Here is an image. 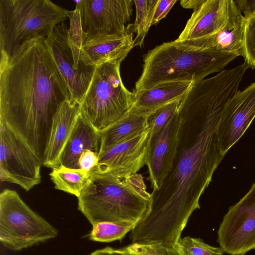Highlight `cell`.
<instances>
[{"instance_id":"19","label":"cell","mask_w":255,"mask_h":255,"mask_svg":"<svg viewBox=\"0 0 255 255\" xmlns=\"http://www.w3.org/2000/svg\"><path fill=\"white\" fill-rule=\"evenodd\" d=\"M100 145L99 132L80 113L62 153L60 165L79 169L78 161L81 154L87 150L99 154Z\"/></svg>"},{"instance_id":"9","label":"cell","mask_w":255,"mask_h":255,"mask_svg":"<svg viewBox=\"0 0 255 255\" xmlns=\"http://www.w3.org/2000/svg\"><path fill=\"white\" fill-rule=\"evenodd\" d=\"M217 242L230 255H245L255 249V182L229 208L220 225Z\"/></svg>"},{"instance_id":"6","label":"cell","mask_w":255,"mask_h":255,"mask_svg":"<svg viewBox=\"0 0 255 255\" xmlns=\"http://www.w3.org/2000/svg\"><path fill=\"white\" fill-rule=\"evenodd\" d=\"M121 63L107 62L95 66L80 103L81 114L99 132L122 119L132 107L134 94L123 83Z\"/></svg>"},{"instance_id":"26","label":"cell","mask_w":255,"mask_h":255,"mask_svg":"<svg viewBox=\"0 0 255 255\" xmlns=\"http://www.w3.org/2000/svg\"><path fill=\"white\" fill-rule=\"evenodd\" d=\"M175 248L182 255H223L221 247H214L205 243L201 239L189 236L180 238Z\"/></svg>"},{"instance_id":"2","label":"cell","mask_w":255,"mask_h":255,"mask_svg":"<svg viewBox=\"0 0 255 255\" xmlns=\"http://www.w3.org/2000/svg\"><path fill=\"white\" fill-rule=\"evenodd\" d=\"M44 37L24 42L10 57H0V120L43 164L53 117L69 100Z\"/></svg>"},{"instance_id":"15","label":"cell","mask_w":255,"mask_h":255,"mask_svg":"<svg viewBox=\"0 0 255 255\" xmlns=\"http://www.w3.org/2000/svg\"><path fill=\"white\" fill-rule=\"evenodd\" d=\"M150 128L99 153L96 168L125 175L137 173L146 164Z\"/></svg>"},{"instance_id":"33","label":"cell","mask_w":255,"mask_h":255,"mask_svg":"<svg viewBox=\"0 0 255 255\" xmlns=\"http://www.w3.org/2000/svg\"><path fill=\"white\" fill-rule=\"evenodd\" d=\"M90 255H128L123 249L116 250L107 247L106 248L97 250Z\"/></svg>"},{"instance_id":"7","label":"cell","mask_w":255,"mask_h":255,"mask_svg":"<svg viewBox=\"0 0 255 255\" xmlns=\"http://www.w3.org/2000/svg\"><path fill=\"white\" fill-rule=\"evenodd\" d=\"M58 231L33 211L14 190L0 194V241L19 251L55 238Z\"/></svg>"},{"instance_id":"14","label":"cell","mask_w":255,"mask_h":255,"mask_svg":"<svg viewBox=\"0 0 255 255\" xmlns=\"http://www.w3.org/2000/svg\"><path fill=\"white\" fill-rule=\"evenodd\" d=\"M179 124L177 111L159 131L150 136L146 165L153 191L160 188L171 169L177 145Z\"/></svg>"},{"instance_id":"27","label":"cell","mask_w":255,"mask_h":255,"mask_svg":"<svg viewBox=\"0 0 255 255\" xmlns=\"http://www.w3.org/2000/svg\"><path fill=\"white\" fill-rule=\"evenodd\" d=\"M123 249L128 255H182L174 247L161 243H132Z\"/></svg>"},{"instance_id":"13","label":"cell","mask_w":255,"mask_h":255,"mask_svg":"<svg viewBox=\"0 0 255 255\" xmlns=\"http://www.w3.org/2000/svg\"><path fill=\"white\" fill-rule=\"evenodd\" d=\"M255 118V82L238 91L226 106L217 128L219 148L224 156Z\"/></svg>"},{"instance_id":"11","label":"cell","mask_w":255,"mask_h":255,"mask_svg":"<svg viewBox=\"0 0 255 255\" xmlns=\"http://www.w3.org/2000/svg\"><path fill=\"white\" fill-rule=\"evenodd\" d=\"M239 11L233 0H204L193 11L175 40L198 48H208L212 39L229 24Z\"/></svg>"},{"instance_id":"28","label":"cell","mask_w":255,"mask_h":255,"mask_svg":"<svg viewBox=\"0 0 255 255\" xmlns=\"http://www.w3.org/2000/svg\"><path fill=\"white\" fill-rule=\"evenodd\" d=\"M245 19L244 36V56L245 61L253 69H255V12Z\"/></svg>"},{"instance_id":"29","label":"cell","mask_w":255,"mask_h":255,"mask_svg":"<svg viewBox=\"0 0 255 255\" xmlns=\"http://www.w3.org/2000/svg\"><path fill=\"white\" fill-rule=\"evenodd\" d=\"M181 100L172 101L161 107L149 116L150 135L159 131L178 111Z\"/></svg>"},{"instance_id":"10","label":"cell","mask_w":255,"mask_h":255,"mask_svg":"<svg viewBox=\"0 0 255 255\" xmlns=\"http://www.w3.org/2000/svg\"><path fill=\"white\" fill-rule=\"evenodd\" d=\"M131 0H81L76 3L84 31L95 35L123 36L130 33Z\"/></svg>"},{"instance_id":"24","label":"cell","mask_w":255,"mask_h":255,"mask_svg":"<svg viewBox=\"0 0 255 255\" xmlns=\"http://www.w3.org/2000/svg\"><path fill=\"white\" fill-rule=\"evenodd\" d=\"M70 19V26L68 29V38L72 49L74 63L77 69H85L88 67L81 59V48L88 38V35L84 31L80 14L77 7L72 11H65Z\"/></svg>"},{"instance_id":"31","label":"cell","mask_w":255,"mask_h":255,"mask_svg":"<svg viewBox=\"0 0 255 255\" xmlns=\"http://www.w3.org/2000/svg\"><path fill=\"white\" fill-rule=\"evenodd\" d=\"M177 0H159L156 6L151 25L158 23L165 17Z\"/></svg>"},{"instance_id":"12","label":"cell","mask_w":255,"mask_h":255,"mask_svg":"<svg viewBox=\"0 0 255 255\" xmlns=\"http://www.w3.org/2000/svg\"><path fill=\"white\" fill-rule=\"evenodd\" d=\"M45 43L66 89L69 100L80 104L93 77L95 66L77 69L68 38V28L63 23L56 26L45 37Z\"/></svg>"},{"instance_id":"5","label":"cell","mask_w":255,"mask_h":255,"mask_svg":"<svg viewBox=\"0 0 255 255\" xmlns=\"http://www.w3.org/2000/svg\"><path fill=\"white\" fill-rule=\"evenodd\" d=\"M65 11L49 0H0V57H10L33 37L48 36L68 18Z\"/></svg>"},{"instance_id":"30","label":"cell","mask_w":255,"mask_h":255,"mask_svg":"<svg viewBox=\"0 0 255 255\" xmlns=\"http://www.w3.org/2000/svg\"><path fill=\"white\" fill-rule=\"evenodd\" d=\"M98 153L91 150L84 151L78 159L79 168L86 172H90L98 165Z\"/></svg>"},{"instance_id":"8","label":"cell","mask_w":255,"mask_h":255,"mask_svg":"<svg viewBox=\"0 0 255 255\" xmlns=\"http://www.w3.org/2000/svg\"><path fill=\"white\" fill-rule=\"evenodd\" d=\"M41 162L0 120V177L28 191L41 181Z\"/></svg>"},{"instance_id":"25","label":"cell","mask_w":255,"mask_h":255,"mask_svg":"<svg viewBox=\"0 0 255 255\" xmlns=\"http://www.w3.org/2000/svg\"><path fill=\"white\" fill-rule=\"evenodd\" d=\"M136 224L132 222L98 223L92 225L89 237L92 241L104 243L121 240Z\"/></svg>"},{"instance_id":"23","label":"cell","mask_w":255,"mask_h":255,"mask_svg":"<svg viewBox=\"0 0 255 255\" xmlns=\"http://www.w3.org/2000/svg\"><path fill=\"white\" fill-rule=\"evenodd\" d=\"M136 18L132 32L136 34L133 39V47L141 46L144 39L152 25V21L159 0H134Z\"/></svg>"},{"instance_id":"18","label":"cell","mask_w":255,"mask_h":255,"mask_svg":"<svg viewBox=\"0 0 255 255\" xmlns=\"http://www.w3.org/2000/svg\"><path fill=\"white\" fill-rule=\"evenodd\" d=\"M194 84L192 81L164 82L147 89L133 92L130 111L150 116L155 110L172 101L181 100Z\"/></svg>"},{"instance_id":"34","label":"cell","mask_w":255,"mask_h":255,"mask_svg":"<svg viewBox=\"0 0 255 255\" xmlns=\"http://www.w3.org/2000/svg\"><path fill=\"white\" fill-rule=\"evenodd\" d=\"M204 1V0H182L180 2L182 7L193 9L194 10L200 6Z\"/></svg>"},{"instance_id":"3","label":"cell","mask_w":255,"mask_h":255,"mask_svg":"<svg viewBox=\"0 0 255 255\" xmlns=\"http://www.w3.org/2000/svg\"><path fill=\"white\" fill-rule=\"evenodd\" d=\"M78 209L89 222L138 223L149 210L151 194L142 176L125 175L95 167L78 197Z\"/></svg>"},{"instance_id":"17","label":"cell","mask_w":255,"mask_h":255,"mask_svg":"<svg viewBox=\"0 0 255 255\" xmlns=\"http://www.w3.org/2000/svg\"><path fill=\"white\" fill-rule=\"evenodd\" d=\"M81 113L77 102L65 100L55 114L43 166L52 169L60 165L64 148Z\"/></svg>"},{"instance_id":"32","label":"cell","mask_w":255,"mask_h":255,"mask_svg":"<svg viewBox=\"0 0 255 255\" xmlns=\"http://www.w3.org/2000/svg\"><path fill=\"white\" fill-rule=\"evenodd\" d=\"M234 2L244 17L255 12V0H236Z\"/></svg>"},{"instance_id":"20","label":"cell","mask_w":255,"mask_h":255,"mask_svg":"<svg viewBox=\"0 0 255 255\" xmlns=\"http://www.w3.org/2000/svg\"><path fill=\"white\" fill-rule=\"evenodd\" d=\"M149 117L130 111L122 119L100 131L101 145L99 153L143 132L149 128Z\"/></svg>"},{"instance_id":"16","label":"cell","mask_w":255,"mask_h":255,"mask_svg":"<svg viewBox=\"0 0 255 255\" xmlns=\"http://www.w3.org/2000/svg\"><path fill=\"white\" fill-rule=\"evenodd\" d=\"M133 45L132 33L123 36H89L81 48V59L85 65L91 66L107 62H122L133 48Z\"/></svg>"},{"instance_id":"4","label":"cell","mask_w":255,"mask_h":255,"mask_svg":"<svg viewBox=\"0 0 255 255\" xmlns=\"http://www.w3.org/2000/svg\"><path fill=\"white\" fill-rule=\"evenodd\" d=\"M238 56L236 53L198 48L176 40L163 43L144 55L142 72L133 92L170 81H192L196 83L211 74L224 70Z\"/></svg>"},{"instance_id":"22","label":"cell","mask_w":255,"mask_h":255,"mask_svg":"<svg viewBox=\"0 0 255 255\" xmlns=\"http://www.w3.org/2000/svg\"><path fill=\"white\" fill-rule=\"evenodd\" d=\"M56 189L76 196L80 195L89 176V172L80 168L60 165L52 169L49 174Z\"/></svg>"},{"instance_id":"1","label":"cell","mask_w":255,"mask_h":255,"mask_svg":"<svg viewBox=\"0 0 255 255\" xmlns=\"http://www.w3.org/2000/svg\"><path fill=\"white\" fill-rule=\"evenodd\" d=\"M236 88L213 76L195 83L178 110V142L171 169L134 232L148 243L175 246L192 213L223 159L217 128L222 114L235 95Z\"/></svg>"},{"instance_id":"21","label":"cell","mask_w":255,"mask_h":255,"mask_svg":"<svg viewBox=\"0 0 255 255\" xmlns=\"http://www.w3.org/2000/svg\"><path fill=\"white\" fill-rule=\"evenodd\" d=\"M245 19L239 11L229 24L210 41L208 48H212L244 56Z\"/></svg>"}]
</instances>
